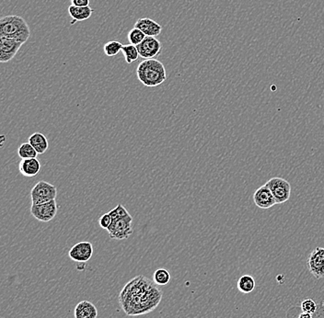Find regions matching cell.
<instances>
[{
    "mask_svg": "<svg viewBox=\"0 0 324 318\" xmlns=\"http://www.w3.org/2000/svg\"><path fill=\"white\" fill-rule=\"evenodd\" d=\"M137 79L144 86L148 88L157 87L167 79L165 66L157 59L144 60L136 68Z\"/></svg>",
    "mask_w": 324,
    "mask_h": 318,
    "instance_id": "obj_2",
    "label": "cell"
},
{
    "mask_svg": "<svg viewBox=\"0 0 324 318\" xmlns=\"http://www.w3.org/2000/svg\"><path fill=\"white\" fill-rule=\"evenodd\" d=\"M308 267L310 272L316 278L321 279L324 277V249L316 248L310 253L308 258Z\"/></svg>",
    "mask_w": 324,
    "mask_h": 318,
    "instance_id": "obj_10",
    "label": "cell"
},
{
    "mask_svg": "<svg viewBox=\"0 0 324 318\" xmlns=\"http://www.w3.org/2000/svg\"><path fill=\"white\" fill-rule=\"evenodd\" d=\"M238 289L242 293H250L253 291L256 286L254 278L250 275H243L238 281Z\"/></svg>",
    "mask_w": 324,
    "mask_h": 318,
    "instance_id": "obj_18",
    "label": "cell"
},
{
    "mask_svg": "<svg viewBox=\"0 0 324 318\" xmlns=\"http://www.w3.org/2000/svg\"><path fill=\"white\" fill-rule=\"evenodd\" d=\"M29 143L33 145V148L36 150L38 155H42L47 152L49 148V143L44 134L41 133H34L29 137Z\"/></svg>",
    "mask_w": 324,
    "mask_h": 318,
    "instance_id": "obj_17",
    "label": "cell"
},
{
    "mask_svg": "<svg viewBox=\"0 0 324 318\" xmlns=\"http://www.w3.org/2000/svg\"><path fill=\"white\" fill-rule=\"evenodd\" d=\"M136 47L138 49L139 56L145 60L156 59L162 51L161 42L156 37L147 36L143 42Z\"/></svg>",
    "mask_w": 324,
    "mask_h": 318,
    "instance_id": "obj_8",
    "label": "cell"
},
{
    "mask_svg": "<svg viewBox=\"0 0 324 318\" xmlns=\"http://www.w3.org/2000/svg\"><path fill=\"white\" fill-rule=\"evenodd\" d=\"M127 37H128V41L130 42V44H133V45L137 46L138 44H140L141 42H143L144 40H145V38L147 37V36H146V34H145L142 31H140L139 29L133 28L130 31L129 33H128Z\"/></svg>",
    "mask_w": 324,
    "mask_h": 318,
    "instance_id": "obj_23",
    "label": "cell"
},
{
    "mask_svg": "<svg viewBox=\"0 0 324 318\" xmlns=\"http://www.w3.org/2000/svg\"><path fill=\"white\" fill-rule=\"evenodd\" d=\"M134 28L139 29L148 37H157L162 32L161 25L149 18L137 19V21L134 24Z\"/></svg>",
    "mask_w": 324,
    "mask_h": 318,
    "instance_id": "obj_13",
    "label": "cell"
},
{
    "mask_svg": "<svg viewBox=\"0 0 324 318\" xmlns=\"http://www.w3.org/2000/svg\"><path fill=\"white\" fill-rule=\"evenodd\" d=\"M30 37L31 30L24 18L9 15L0 19V38H9L25 43Z\"/></svg>",
    "mask_w": 324,
    "mask_h": 318,
    "instance_id": "obj_3",
    "label": "cell"
},
{
    "mask_svg": "<svg viewBox=\"0 0 324 318\" xmlns=\"http://www.w3.org/2000/svg\"><path fill=\"white\" fill-rule=\"evenodd\" d=\"M89 3H90V0H71V5L80 7V8L89 7Z\"/></svg>",
    "mask_w": 324,
    "mask_h": 318,
    "instance_id": "obj_27",
    "label": "cell"
},
{
    "mask_svg": "<svg viewBox=\"0 0 324 318\" xmlns=\"http://www.w3.org/2000/svg\"><path fill=\"white\" fill-rule=\"evenodd\" d=\"M161 290L143 275L130 280L121 290L118 301L126 315L137 316L151 313L161 302Z\"/></svg>",
    "mask_w": 324,
    "mask_h": 318,
    "instance_id": "obj_1",
    "label": "cell"
},
{
    "mask_svg": "<svg viewBox=\"0 0 324 318\" xmlns=\"http://www.w3.org/2000/svg\"><path fill=\"white\" fill-rule=\"evenodd\" d=\"M18 155L21 159H28V158H37L38 153L33 148L31 143H24L19 145L18 149Z\"/></svg>",
    "mask_w": 324,
    "mask_h": 318,
    "instance_id": "obj_21",
    "label": "cell"
},
{
    "mask_svg": "<svg viewBox=\"0 0 324 318\" xmlns=\"http://www.w3.org/2000/svg\"><path fill=\"white\" fill-rule=\"evenodd\" d=\"M323 123H324V120H323Z\"/></svg>",
    "mask_w": 324,
    "mask_h": 318,
    "instance_id": "obj_29",
    "label": "cell"
},
{
    "mask_svg": "<svg viewBox=\"0 0 324 318\" xmlns=\"http://www.w3.org/2000/svg\"><path fill=\"white\" fill-rule=\"evenodd\" d=\"M94 10L90 7H85V8H80V7H76V6L71 5L68 8V13L70 17L72 18L71 25L77 23L78 21H84L89 19L92 15Z\"/></svg>",
    "mask_w": 324,
    "mask_h": 318,
    "instance_id": "obj_16",
    "label": "cell"
},
{
    "mask_svg": "<svg viewBox=\"0 0 324 318\" xmlns=\"http://www.w3.org/2000/svg\"><path fill=\"white\" fill-rule=\"evenodd\" d=\"M133 217H124L112 221L111 226L108 229V233L111 239L125 240L129 238L133 233Z\"/></svg>",
    "mask_w": 324,
    "mask_h": 318,
    "instance_id": "obj_6",
    "label": "cell"
},
{
    "mask_svg": "<svg viewBox=\"0 0 324 318\" xmlns=\"http://www.w3.org/2000/svg\"><path fill=\"white\" fill-rule=\"evenodd\" d=\"M317 304L312 299H305L301 302L300 308L302 312L305 313H313L317 311Z\"/></svg>",
    "mask_w": 324,
    "mask_h": 318,
    "instance_id": "obj_25",
    "label": "cell"
},
{
    "mask_svg": "<svg viewBox=\"0 0 324 318\" xmlns=\"http://www.w3.org/2000/svg\"><path fill=\"white\" fill-rule=\"evenodd\" d=\"M253 201L257 207L264 209V210L270 209L276 204L273 194L271 192V190L265 186V184L261 186L255 190L253 193Z\"/></svg>",
    "mask_w": 324,
    "mask_h": 318,
    "instance_id": "obj_12",
    "label": "cell"
},
{
    "mask_svg": "<svg viewBox=\"0 0 324 318\" xmlns=\"http://www.w3.org/2000/svg\"><path fill=\"white\" fill-rule=\"evenodd\" d=\"M109 212H110L111 218H112V221L118 220V219L124 218V217L129 216L130 215L129 212H127V210L121 203H119L114 209H112Z\"/></svg>",
    "mask_w": 324,
    "mask_h": 318,
    "instance_id": "obj_24",
    "label": "cell"
},
{
    "mask_svg": "<svg viewBox=\"0 0 324 318\" xmlns=\"http://www.w3.org/2000/svg\"><path fill=\"white\" fill-rule=\"evenodd\" d=\"M123 47L124 45L118 41H110L104 44L103 52L107 56L113 57V56H117L122 51Z\"/></svg>",
    "mask_w": 324,
    "mask_h": 318,
    "instance_id": "obj_22",
    "label": "cell"
},
{
    "mask_svg": "<svg viewBox=\"0 0 324 318\" xmlns=\"http://www.w3.org/2000/svg\"><path fill=\"white\" fill-rule=\"evenodd\" d=\"M74 316L75 318H97V307L91 302L84 300L76 305Z\"/></svg>",
    "mask_w": 324,
    "mask_h": 318,
    "instance_id": "obj_15",
    "label": "cell"
},
{
    "mask_svg": "<svg viewBox=\"0 0 324 318\" xmlns=\"http://www.w3.org/2000/svg\"><path fill=\"white\" fill-rule=\"evenodd\" d=\"M93 255V246L90 242L83 241L74 244L70 250V258L79 264H86Z\"/></svg>",
    "mask_w": 324,
    "mask_h": 318,
    "instance_id": "obj_9",
    "label": "cell"
},
{
    "mask_svg": "<svg viewBox=\"0 0 324 318\" xmlns=\"http://www.w3.org/2000/svg\"><path fill=\"white\" fill-rule=\"evenodd\" d=\"M56 196L57 189L56 186L44 180H40L31 190V198L33 204H42L51 202L56 200Z\"/></svg>",
    "mask_w": 324,
    "mask_h": 318,
    "instance_id": "obj_4",
    "label": "cell"
},
{
    "mask_svg": "<svg viewBox=\"0 0 324 318\" xmlns=\"http://www.w3.org/2000/svg\"><path fill=\"white\" fill-rule=\"evenodd\" d=\"M58 212V205L56 200L42 203V204H33L31 207V213L36 220L43 223L50 222L56 217Z\"/></svg>",
    "mask_w": 324,
    "mask_h": 318,
    "instance_id": "obj_7",
    "label": "cell"
},
{
    "mask_svg": "<svg viewBox=\"0 0 324 318\" xmlns=\"http://www.w3.org/2000/svg\"><path fill=\"white\" fill-rule=\"evenodd\" d=\"M123 55L125 56V61L127 64H132L139 58V52L137 47L133 44H127L124 45L123 49Z\"/></svg>",
    "mask_w": 324,
    "mask_h": 318,
    "instance_id": "obj_20",
    "label": "cell"
},
{
    "mask_svg": "<svg viewBox=\"0 0 324 318\" xmlns=\"http://www.w3.org/2000/svg\"><path fill=\"white\" fill-rule=\"evenodd\" d=\"M297 318H313L312 316V313H305V312H302V313L298 315Z\"/></svg>",
    "mask_w": 324,
    "mask_h": 318,
    "instance_id": "obj_28",
    "label": "cell"
},
{
    "mask_svg": "<svg viewBox=\"0 0 324 318\" xmlns=\"http://www.w3.org/2000/svg\"><path fill=\"white\" fill-rule=\"evenodd\" d=\"M99 224H100V226L102 227V229L108 230L109 227L112 224V218H111L110 212L102 214V216L100 217V219H99Z\"/></svg>",
    "mask_w": 324,
    "mask_h": 318,
    "instance_id": "obj_26",
    "label": "cell"
},
{
    "mask_svg": "<svg viewBox=\"0 0 324 318\" xmlns=\"http://www.w3.org/2000/svg\"><path fill=\"white\" fill-rule=\"evenodd\" d=\"M19 172L27 178H33L39 174L41 170V163L37 158L21 159L19 165Z\"/></svg>",
    "mask_w": 324,
    "mask_h": 318,
    "instance_id": "obj_14",
    "label": "cell"
},
{
    "mask_svg": "<svg viewBox=\"0 0 324 318\" xmlns=\"http://www.w3.org/2000/svg\"><path fill=\"white\" fill-rule=\"evenodd\" d=\"M265 186L271 190L276 204L285 203L290 198L291 185L285 179L272 178L265 183Z\"/></svg>",
    "mask_w": 324,
    "mask_h": 318,
    "instance_id": "obj_5",
    "label": "cell"
},
{
    "mask_svg": "<svg viewBox=\"0 0 324 318\" xmlns=\"http://www.w3.org/2000/svg\"><path fill=\"white\" fill-rule=\"evenodd\" d=\"M172 280L171 273L169 272L166 268H157L153 273V281L157 284V285L165 286Z\"/></svg>",
    "mask_w": 324,
    "mask_h": 318,
    "instance_id": "obj_19",
    "label": "cell"
},
{
    "mask_svg": "<svg viewBox=\"0 0 324 318\" xmlns=\"http://www.w3.org/2000/svg\"><path fill=\"white\" fill-rule=\"evenodd\" d=\"M22 42L9 38H0V62L8 63L14 58Z\"/></svg>",
    "mask_w": 324,
    "mask_h": 318,
    "instance_id": "obj_11",
    "label": "cell"
}]
</instances>
